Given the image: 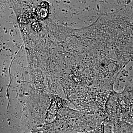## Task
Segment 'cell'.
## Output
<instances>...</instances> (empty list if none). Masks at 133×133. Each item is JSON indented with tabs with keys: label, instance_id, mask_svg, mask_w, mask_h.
<instances>
[{
	"label": "cell",
	"instance_id": "obj_5",
	"mask_svg": "<svg viewBox=\"0 0 133 133\" xmlns=\"http://www.w3.org/2000/svg\"><path fill=\"white\" fill-rule=\"evenodd\" d=\"M41 7L48 9L49 7V3L46 2H43L41 3Z\"/></svg>",
	"mask_w": 133,
	"mask_h": 133
},
{
	"label": "cell",
	"instance_id": "obj_6",
	"mask_svg": "<svg viewBox=\"0 0 133 133\" xmlns=\"http://www.w3.org/2000/svg\"><path fill=\"white\" fill-rule=\"evenodd\" d=\"M38 15L36 13H33L31 15V18L33 20H35L36 22H37L38 21Z\"/></svg>",
	"mask_w": 133,
	"mask_h": 133
},
{
	"label": "cell",
	"instance_id": "obj_1",
	"mask_svg": "<svg viewBox=\"0 0 133 133\" xmlns=\"http://www.w3.org/2000/svg\"><path fill=\"white\" fill-rule=\"evenodd\" d=\"M105 112L111 120L119 119L133 124V87L126 85L120 92L110 93L106 102Z\"/></svg>",
	"mask_w": 133,
	"mask_h": 133
},
{
	"label": "cell",
	"instance_id": "obj_7",
	"mask_svg": "<svg viewBox=\"0 0 133 133\" xmlns=\"http://www.w3.org/2000/svg\"><path fill=\"white\" fill-rule=\"evenodd\" d=\"M0 90H1V87H0Z\"/></svg>",
	"mask_w": 133,
	"mask_h": 133
},
{
	"label": "cell",
	"instance_id": "obj_4",
	"mask_svg": "<svg viewBox=\"0 0 133 133\" xmlns=\"http://www.w3.org/2000/svg\"><path fill=\"white\" fill-rule=\"evenodd\" d=\"M19 21L22 23H26L28 22L29 16L28 14H25L19 17Z\"/></svg>",
	"mask_w": 133,
	"mask_h": 133
},
{
	"label": "cell",
	"instance_id": "obj_3",
	"mask_svg": "<svg viewBox=\"0 0 133 133\" xmlns=\"http://www.w3.org/2000/svg\"><path fill=\"white\" fill-rule=\"evenodd\" d=\"M32 29L34 31L39 32L42 30V26L41 23L38 21L35 22L32 24Z\"/></svg>",
	"mask_w": 133,
	"mask_h": 133
},
{
	"label": "cell",
	"instance_id": "obj_2",
	"mask_svg": "<svg viewBox=\"0 0 133 133\" xmlns=\"http://www.w3.org/2000/svg\"><path fill=\"white\" fill-rule=\"evenodd\" d=\"M37 15L41 19H44L48 15V9L41 7L37 8L36 9Z\"/></svg>",
	"mask_w": 133,
	"mask_h": 133
}]
</instances>
